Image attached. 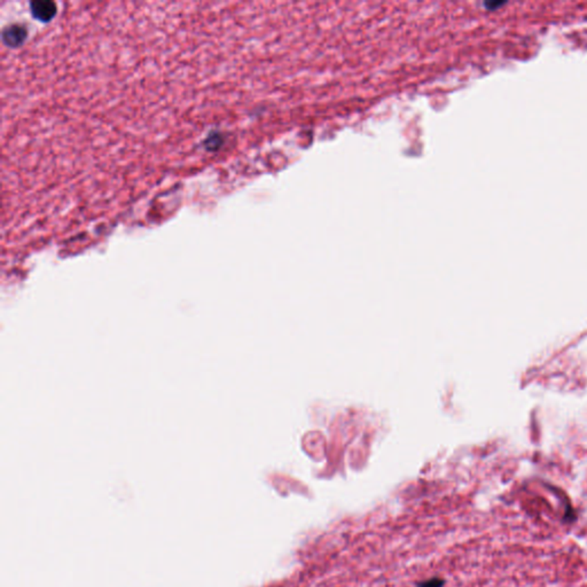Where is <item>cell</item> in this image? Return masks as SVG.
I'll return each instance as SVG.
<instances>
[{
  "mask_svg": "<svg viewBox=\"0 0 587 587\" xmlns=\"http://www.w3.org/2000/svg\"><path fill=\"white\" fill-rule=\"evenodd\" d=\"M31 14L36 17L37 20L48 22L52 20L57 14V5L53 1L46 0V1H32L30 3Z\"/></svg>",
  "mask_w": 587,
  "mask_h": 587,
  "instance_id": "cell-1",
  "label": "cell"
},
{
  "mask_svg": "<svg viewBox=\"0 0 587 587\" xmlns=\"http://www.w3.org/2000/svg\"><path fill=\"white\" fill-rule=\"evenodd\" d=\"M26 38H27V30L26 28L19 24H13L3 31V43L10 48H17L22 44L26 41Z\"/></svg>",
  "mask_w": 587,
  "mask_h": 587,
  "instance_id": "cell-2",
  "label": "cell"
},
{
  "mask_svg": "<svg viewBox=\"0 0 587 587\" xmlns=\"http://www.w3.org/2000/svg\"><path fill=\"white\" fill-rule=\"evenodd\" d=\"M443 586V581L439 579V578H434V579H430V581H427L423 583V584L420 585V587H442Z\"/></svg>",
  "mask_w": 587,
  "mask_h": 587,
  "instance_id": "cell-3",
  "label": "cell"
}]
</instances>
